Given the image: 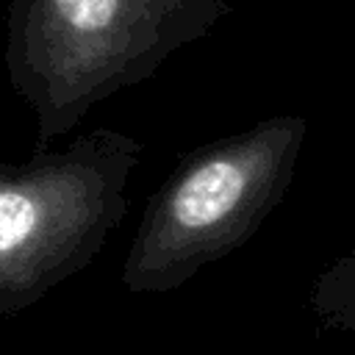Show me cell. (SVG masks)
<instances>
[{
    "label": "cell",
    "mask_w": 355,
    "mask_h": 355,
    "mask_svg": "<svg viewBox=\"0 0 355 355\" xmlns=\"http://www.w3.org/2000/svg\"><path fill=\"white\" fill-rule=\"evenodd\" d=\"M230 11L227 0H8L3 58L36 114V150L147 80Z\"/></svg>",
    "instance_id": "cell-1"
},
{
    "label": "cell",
    "mask_w": 355,
    "mask_h": 355,
    "mask_svg": "<svg viewBox=\"0 0 355 355\" xmlns=\"http://www.w3.org/2000/svg\"><path fill=\"white\" fill-rule=\"evenodd\" d=\"M308 119L280 114L191 150L153 191L122 263L133 294H166L247 244L286 197Z\"/></svg>",
    "instance_id": "cell-2"
},
{
    "label": "cell",
    "mask_w": 355,
    "mask_h": 355,
    "mask_svg": "<svg viewBox=\"0 0 355 355\" xmlns=\"http://www.w3.org/2000/svg\"><path fill=\"white\" fill-rule=\"evenodd\" d=\"M144 144L94 128L64 150L0 164V322L83 272L128 214Z\"/></svg>",
    "instance_id": "cell-3"
},
{
    "label": "cell",
    "mask_w": 355,
    "mask_h": 355,
    "mask_svg": "<svg viewBox=\"0 0 355 355\" xmlns=\"http://www.w3.org/2000/svg\"><path fill=\"white\" fill-rule=\"evenodd\" d=\"M308 305L324 330L355 333V247L316 275Z\"/></svg>",
    "instance_id": "cell-4"
}]
</instances>
